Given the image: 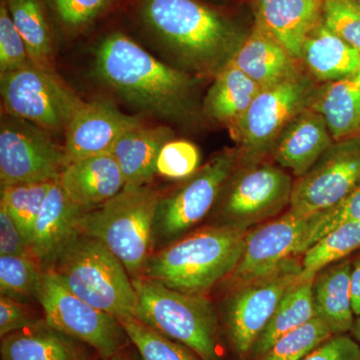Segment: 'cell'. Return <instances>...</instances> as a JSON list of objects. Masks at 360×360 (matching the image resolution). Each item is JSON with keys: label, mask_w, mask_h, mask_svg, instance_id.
Here are the masks:
<instances>
[{"label": "cell", "mask_w": 360, "mask_h": 360, "mask_svg": "<svg viewBox=\"0 0 360 360\" xmlns=\"http://www.w3.org/2000/svg\"><path fill=\"white\" fill-rule=\"evenodd\" d=\"M141 124L139 117L124 115L110 101L85 103L65 130L63 146L68 163L111 153L124 132Z\"/></svg>", "instance_id": "2e32d148"}, {"label": "cell", "mask_w": 360, "mask_h": 360, "mask_svg": "<svg viewBox=\"0 0 360 360\" xmlns=\"http://www.w3.org/2000/svg\"><path fill=\"white\" fill-rule=\"evenodd\" d=\"M0 255L33 257L30 243L15 220L0 205Z\"/></svg>", "instance_id": "60d3db41"}, {"label": "cell", "mask_w": 360, "mask_h": 360, "mask_svg": "<svg viewBox=\"0 0 360 360\" xmlns=\"http://www.w3.org/2000/svg\"><path fill=\"white\" fill-rule=\"evenodd\" d=\"M37 302L49 326L84 343L103 360L122 352L129 340L116 317L73 295L53 269L44 270Z\"/></svg>", "instance_id": "30bf717a"}, {"label": "cell", "mask_w": 360, "mask_h": 360, "mask_svg": "<svg viewBox=\"0 0 360 360\" xmlns=\"http://www.w3.org/2000/svg\"><path fill=\"white\" fill-rule=\"evenodd\" d=\"M333 142L323 116L307 108L284 127L270 153L281 167L290 170L300 179Z\"/></svg>", "instance_id": "ac0fdd59"}, {"label": "cell", "mask_w": 360, "mask_h": 360, "mask_svg": "<svg viewBox=\"0 0 360 360\" xmlns=\"http://www.w3.org/2000/svg\"><path fill=\"white\" fill-rule=\"evenodd\" d=\"M96 72L120 96L148 112L172 120L191 113V78L122 32L110 33L97 45Z\"/></svg>", "instance_id": "6da1fadb"}, {"label": "cell", "mask_w": 360, "mask_h": 360, "mask_svg": "<svg viewBox=\"0 0 360 360\" xmlns=\"http://www.w3.org/2000/svg\"><path fill=\"white\" fill-rule=\"evenodd\" d=\"M359 132H360V130H359ZM359 135H360V134H359Z\"/></svg>", "instance_id": "c3c4849f"}, {"label": "cell", "mask_w": 360, "mask_h": 360, "mask_svg": "<svg viewBox=\"0 0 360 360\" xmlns=\"http://www.w3.org/2000/svg\"><path fill=\"white\" fill-rule=\"evenodd\" d=\"M321 18L331 32L360 51V4L357 0H323Z\"/></svg>", "instance_id": "d590c367"}, {"label": "cell", "mask_w": 360, "mask_h": 360, "mask_svg": "<svg viewBox=\"0 0 360 360\" xmlns=\"http://www.w3.org/2000/svg\"><path fill=\"white\" fill-rule=\"evenodd\" d=\"M0 91L6 115L49 131H65L85 104L56 71L34 63L0 75Z\"/></svg>", "instance_id": "ba28073f"}, {"label": "cell", "mask_w": 360, "mask_h": 360, "mask_svg": "<svg viewBox=\"0 0 360 360\" xmlns=\"http://www.w3.org/2000/svg\"><path fill=\"white\" fill-rule=\"evenodd\" d=\"M335 335L321 317L314 316L309 322L279 338L266 352L255 360H302L324 341Z\"/></svg>", "instance_id": "836d02e7"}, {"label": "cell", "mask_w": 360, "mask_h": 360, "mask_svg": "<svg viewBox=\"0 0 360 360\" xmlns=\"http://www.w3.org/2000/svg\"><path fill=\"white\" fill-rule=\"evenodd\" d=\"M314 279H300L286 291L269 323L253 345L250 359H257L279 338L316 316L314 302Z\"/></svg>", "instance_id": "83f0119b"}, {"label": "cell", "mask_w": 360, "mask_h": 360, "mask_svg": "<svg viewBox=\"0 0 360 360\" xmlns=\"http://www.w3.org/2000/svg\"><path fill=\"white\" fill-rule=\"evenodd\" d=\"M350 284H352V307H354L355 316L357 317L360 315V255L352 262Z\"/></svg>", "instance_id": "7bdbcfd3"}, {"label": "cell", "mask_w": 360, "mask_h": 360, "mask_svg": "<svg viewBox=\"0 0 360 360\" xmlns=\"http://www.w3.org/2000/svg\"><path fill=\"white\" fill-rule=\"evenodd\" d=\"M348 221L360 222V184L338 205L310 217L309 226L300 246L303 255L326 233Z\"/></svg>", "instance_id": "e575fe53"}, {"label": "cell", "mask_w": 360, "mask_h": 360, "mask_svg": "<svg viewBox=\"0 0 360 360\" xmlns=\"http://www.w3.org/2000/svg\"><path fill=\"white\" fill-rule=\"evenodd\" d=\"M89 347L44 319L1 338V360H91Z\"/></svg>", "instance_id": "7402d4cb"}, {"label": "cell", "mask_w": 360, "mask_h": 360, "mask_svg": "<svg viewBox=\"0 0 360 360\" xmlns=\"http://www.w3.org/2000/svg\"><path fill=\"white\" fill-rule=\"evenodd\" d=\"M54 182H27L1 187L0 205L11 213L28 243L35 220Z\"/></svg>", "instance_id": "d6a6232c"}, {"label": "cell", "mask_w": 360, "mask_h": 360, "mask_svg": "<svg viewBox=\"0 0 360 360\" xmlns=\"http://www.w3.org/2000/svg\"><path fill=\"white\" fill-rule=\"evenodd\" d=\"M200 160V151L193 142L172 139L161 148L156 172L167 179H187L198 172Z\"/></svg>", "instance_id": "8d00e7d4"}, {"label": "cell", "mask_w": 360, "mask_h": 360, "mask_svg": "<svg viewBox=\"0 0 360 360\" xmlns=\"http://www.w3.org/2000/svg\"><path fill=\"white\" fill-rule=\"evenodd\" d=\"M144 22L191 70L215 77L248 34L198 0H139Z\"/></svg>", "instance_id": "7a4b0ae2"}, {"label": "cell", "mask_w": 360, "mask_h": 360, "mask_svg": "<svg viewBox=\"0 0 360 360\" xmlns=\"http://www.w3.org/2000/svg\"><path fill=\"white\" fill-rule=\"evenodd\" d=\"M84 212V208L68 198L56 180L45 198L30 239L33 257L42 267L51 269L61 251L79 233L77 220Z\"/></svg>", "instance_id": "d6986e66"}, {"label": "cell", "mask_w": 360, "mask_h": 360, "mask_svg": "<svg viewBox=\"0 0 360 360\" xmlns=\"http://www.w3.org/2000/svg\"><path fill=\"white\" fill-rule=\"evenodd\" d=\"M310 217L288 210L283 217L246 234L245 248L229 279L232 288L276 269L288 258L300 255Z\"/></svg>", "instance_id": "9a60e30c"}, {"label": "cell", "mask_w": 360, "mask_h": 360, "mask_svg": "<svg viewBox=\"0 0 360 360\" xmlns=\"http://www.w3.org/2000/svg\"><path fill=\"white\" fill-rule=\"evenodd\" d=\"M262 89L257 82L229 63L215 75L203 101V113L231 129Z\"/></svg>", "instance_id": "4316f807"}, {"label": "cell", "mask_w": 360, "mask_h": 360, "mask_svg": "<svg viewBox=\"0 0 360 360\" xmlns=\"http://www.w3.org/2000/svg\"><path fill=\"white\" fill-rule=\"evenodd\" d=\"M253 11L255 25L302 61L305 39L322 18L319 0H255Z\"/></svg>", "instance_id": "e0dca14e"}, {"label": "cell", "mask_w": 360, "mask_h": 360, "mask_svg": "<svg viewBox=\"0 0 360 360\" xmlns=\"http://www.w3.org/2000/svg\"><path fill=\"white\" fill-rule=\"evenodd\" d=\"M310 108L323 116L335 141L360 130V70L317 87Z\"/></svg>", "instance_id": "484cf974"}, {"label": "cell", "mask_w": 360, "mask_h": 360, "mask_svg": "<svg viewBox=\"0 0 360 360\" xmlns=\"http://www.w3.org/2000/svg\"><path fill=\"white\" fill-rule=\"evenodd\" d=\"M302 61L316 82H335L360 70V51L319 21L307 35Z\"/></svg>", "instance_id": "cb8c5ba5"}, {"label": "cell", "mask_w": 360, "mask_h": 360, "mask_svg": "<svg viewBox=\"0 0 360 360\" xmlns=\"http://www.w3.org/2000/svg\"><path fill=\"white\" fill-rule=\"evenodd\" d=\"M172 136L174 132L168 127L141 124L120 137L111 153L122 170L124 187L146 186L156 174L161 148Z\"/></svg>", "instance_id": "603a6c76"}, {"label": "cell", "mask_w": 360, "mask_h": 360, "mask_svg": "<svg viewBox=\"0 0 360 360\" xmlns=\"http://www.w3.org/2000/svg\"><path fill=\"white\" fill-rule=\"evenodd\" d=\"M160 198L148 186L124 187L103 205L82 212L77 231L103 243L131 278L141 276L151 257Z\"/></svg>", "instance_id": "277c9868"}, {"label": "cell", "mask_w": 360, "mask_h": 360, "mask_svg": "<svg viewBox=\"0 0 360 360\" xmlns=\"http://www.w3.org/2000/svg\"><path fill=\"white\" fill-rule=\"evenodd\" d=\"M73 293L120 319H136L137 293L122 262L101 241L78 233L51 267Z\"/></svg>", "instance_id": "5b68a950"}, {"label": "cell", "mask_w": 360, "mask_h": 360, "mask_svg": "<svg viewBox=\"0 0 360 360\" xmlns=\"http://www.w3.org/2000/svg\"><path fill=\"white\" fill-rule=\"evenodd\" d=\"M68 30H84L103 13L115 0H47Z\"/></svg>", "instance_id": "f35d334b"}, {"label": "cell", "mask_w": 360, "mask_h": 360, "mask_svg": "<svg viewBox=\"0 0 360 360\" xmlns=\"http://www.w3.org/2000/svg\"><path fill=\"white\" fill-rule=\"evenodd\" d=\"M359 250L360 222L340 224L303 253L300 281L314 279L321 270L345 259Z\"/></svg>", "instance_id": "f546056e"}, {"label": "cell", "mask_w": 360, "mask_h": 360, "mask_svg": "<svg viewBox=\"0 0 360 360\" xmlns=\"http://www.w3.org/2000/svg\"><path fill=\"white\" fill-rule=\"evenodd\" d=\"M319 4H322V2H323V0H319Z\"/></svg>", "instance_id": "bcb514c9"}, {"label": "cell", "mask_w": 360, "mask_h": 360, "mask_svg": "<svg viewBox=\"0 0 360 360\" xmlns=\"http://www.w3.org/2000/svg\"><path fill=\"white\" fill-rule=\"evenodd\" d=\"M68 165L65 146H59L45 130L15 116H2L0 125L1 187L59 179Z\"/></svg>", "instance_id": "8fae6325"}, {"label": "cell", "mask_w": 360, "mask_h": 360, "mask_svg": "<svg viewBox=\"0 0 360 360\" xmlns=\"http://www.w3.org/2000/svg\"><path fill=\"white\" fill-rule=\"evenodd\" d=\"M110 360H135L134 357L127 356V355H124L123 354V350L122 352H120L117 355H115V357H112Z\"/></svg>", "instance_id": "f6af8a7d"}, {"label": "cell", "mask_w": 360, "mask_h": 360, "mask_svg": "<svg viewBox=\"0 0 360 360\" xmlns=\"http://www.w3.org/2000/svg\"><path fill=\"white\" fill-rule=\"evenodd\" d=\"M231 63L262 89L298 77L300 61L296 60L264 30L255 25L239 46Z\"/></svg>", "instance_id": "44dd1931"}, {"label": "cell", "mask_w": 360, "mask_h": 360, "mask_svg": "<svg viewBox=\"0 0 360 360\" xmlns=\"http://www.w3.org/2000/svg\"><path fill=\"white\" fill-rule=\"evenodd\" d=\"M42 269L33 257L0 255V293L26 303L37 300Z\"/></svg>", "instance_id": "4dcf8cb0"}, {"label": "cell", "mask_w": 360, "mask_h": 360, "mask_svg": "<svg viewBox=\"0 0 360 360\" xmlns=\"http://www.w3.org/2000/svg\"><path fill=\"white\" fill-rule=\"evenodd\" d=\"M357 2H359V4H360V0H357Z\"/></svg>", "instance_id": "7dc6e473"}, {"label": "cell", "mask_w": 360, "mask_h": 360, "mask_svg": "<svg viewBox=\"0 0 360 360\" xmlns=\"http://www.w3.org/2000/svg\"><path fill=\"white\" fill-rule=\"evenodd\" d=\"M58 182L68 198L85 210L103 205L125 186L122 170L112 153L71 161Z\"/></svg>", "instance_id": "ffe728a7"}, {"label": "cell", "mask_w": 360, "mask_h": 360, "mask_svg": "<svg viewBox=\"0 0 360 360\" xmlns=\"http://www.w3.org/2000/svg\"><path fill=\"white\" fill-rule=\"evenodd\" d=\"M352 265V260L345 258L321 270L314 279L315 314L328 324L335 335H347L354 328Z\"/></svg>", "instance_id": "d4e9b609"}, {"label": "cell", "mask_w": 360, "mask_h": 360, "mask_svg": "<svg viewBox=\"0 0 360 360\" xmlns=\"http://www.w3.org/2000/svg\"><path fill=\"white\" fill-rule=\"evenodd\" d=\"M302 360H360V345L347 335H335Z\"/></svg>", "instance_id": "b9f144b4"}, {"label": "cell", "mask_w": 360, "mask_h": 360, "mask_svg": "<svg viewBox=\"0 0 360 360\" xmlns=\"http://www.w3.org/2000/svg\"><path fill=\"white\" fill-rule=\"evenodd\" d=\"M248 231L226 224L205 227L151 255L142 276L172 290L205 295L236 269Z\"/></svg>", "instance_id": "3957f363"}, {"label": "cell", "mask_w": 360, "mask_h": 360, "mask_svg": "<svg viewBox=\"0 0 360 360\" xmlns=\"http://www.w3.org/2000/svg\"><path fill=\"white\" fill-rule=\"evenodd\" d=\"M293 182L283 168L269 163L250 165L231 181L224 203V224L250 229L290 205Z\"/></svg>", "instance_id": "5bb4252c"}, {"label": "cell", "mask_w": 360, "mask_h": 360, "mask_svg": "<svg viewBox=\"0 0 360 360\" xmlns=\"http://www.w3.org/2000/svg\"><path fill=\"white\" fill-rule=\"evenodd\" d=\"M16 30L20 33L30 60L53 70V39L42 0H4Z\"/></svg>", "instance_id": "f1b7e54d"}, {"label": "cell", "mask_w": 360, "mask_h": 360, "mask_svg": "<svg viewBox=\"0 0 360 360\" xmlns=\"http://www.w3.org/2000/svg\"><path fill=\"white\" fill-rule=\"evenodd\" d=\"M360 184V135L333 142L314 167L293 182L290 210L311 217L345 200Z\"/></svg>", "instance_id": "7c38bea8"}, {"label": "cell", "mask_w": 360, "mask_h": 360, "mask_svg": "<svg viewBox=\"0 0 360 360\" xmlns=\"http://www.w3.org/2000/svg\"><path fill=\"white\" fill-rule=\"evenodd\" d=\"M352 335H354V340L360 345V315L355 319L354 328H352Z\"/></svg>", "instance_id": "ee69618b"}, {"label": "cell", "mask_w": 360, "mask_h": 360, "mask_svg": "<svg viewBox=\"0 0 360 360\" xmlns=\"http://www.w3.org/2000/svg\"><path fill=\"white\" fill-rule=\"evenodd\" d=\"M132 283L139 321L189 348L201 360H220L219 321L205 295L172 290L142 276L132 278Z\"/></svg>", "instance_id": "8992f818"}, {"label": "cell", "mask_w": 360, "mask_h": 360, "mask_svg": "<svg viewBox=\"0 0 360 360\" xmlns=\"http://www.w3.org/2000/svg\"><path fill=\"white\" fill-rule=\"evenodd\" d=\"M317 87L314 78L302 72L260 90L240 120L229 129L232 139L240 148L241 160L252 165L271 153L284 127L295 116L310 108Z\"/></svg>", "instance_id": "52a82bcc"}, {"label": "cell", "mask_w": 360, "mask_h": 360, "mask_svg": "<svg viewBox=\"0 0 360 360\" xmlns=\"http://www.w3.org/2000/svg\"><path fill=\"white\" fill-rule=\"evenodd\" d=\"M20 33L16 30L6 1L0 4V75L32 65Z\"/></svg>", "instance_id": "74e56055"}, {"label": "cell", "mask_w": 360, "mask_h": 360, "mask_svg": "<svg viewBox=\"0 0 360 360\" xmlns=\"http://www.w3.org/2000/svg\"><path fill=\"white\" fill-rule=\"evenodd\" d=\"M239 150L221 151L198 168L176 191L160 198L155 236L172 239L181 236L205 219L233 172Z\"/></svg>", "instance_id": "4fadbf2b"}, {"label": "cell", "mask_w": 360, "mask_h": 360, "mask_svg": "<svg viewBox=\"0 0 360 360\" xmlns=\"http://www.w3.org/2000/svg\"><path fill=\"white\" fill-rule=\"evenodd\" d=\"M302 271V260L292 257L264 276L232 288L224 305V326L232 349L241 359L250 356L260 333Z\"/></svg>", "instance_id": "9c48e42d"}, {"label": "cell", "mask_w": 360, "mask_h": 360, "mask_svg": "<svg viewBox=\"0 0 360 360\" xmlns=\"http://www.w3.org/2000/svg\"><path fill=\"white\" fill-rule=\"evenodd\" d=\"M120 322L141 360H201L189 348L137 319H120Z\"/></svg>", "instance_id": "1f68e13d"}, {"label": "cell", "mask_w": 360, "mask_h": 360, "mask_svg": "<svg viewBox=\"0 0 360 360\" xmlns=\"http://www.w3.org/2000/svg\"><path fill=\"white\" fill-rule=\"evenodd\" d=\"M42 319H37L27 303L8 296H0V338L33 326Z\"/></svg>", "instance_id": "ab89813d"}]
</instances>
